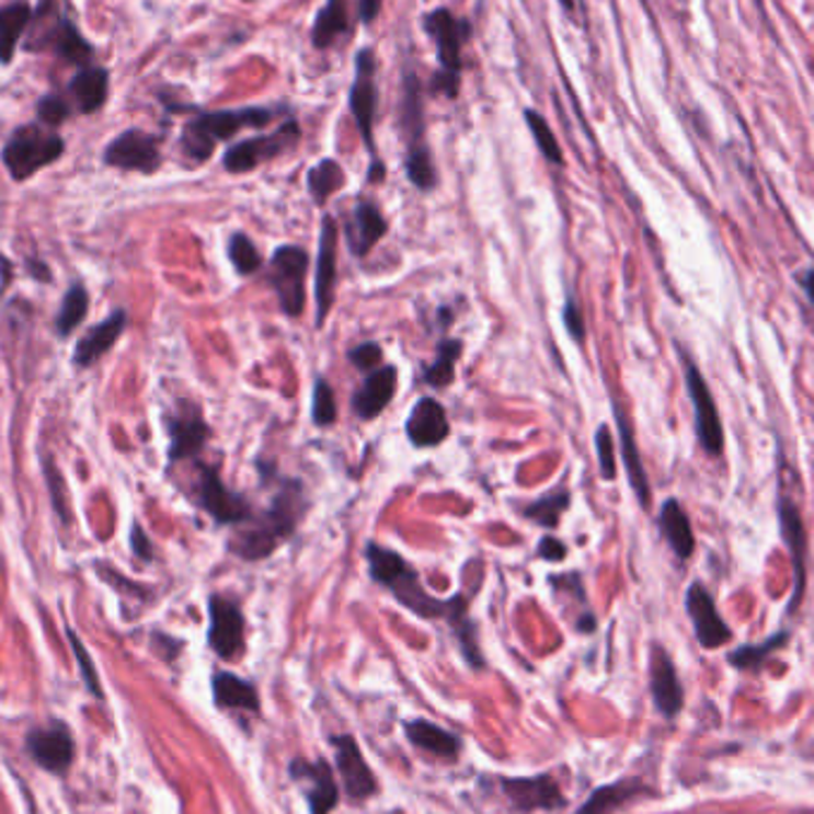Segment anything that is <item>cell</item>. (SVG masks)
<instances>
[{"label": "cell", "mask_w": 814, "mask_h": 814, "mask_svg": "<svg viewBox=\"0 0 814 814\" xmlns=\"http://www.w3.org/2000/svg\"><path fill=\"white\" fill-rule=\"evenodd\" d=\"M308 495L298 479H284L270 507L245 521V527L231 538L229 550L245 562H260L286 543L308 513Z\"/></svg>", "instance_id": "1"}, {"label": "cell", "mask_w": 814, "mask_h": 814, "mask_svg": "<svg viewBox=\"0 0 814 814\" xmlns=\"http://www.w3.org/2000/svg\"><path fill=\"white\" fill-rule=\"evenodd\" d=\"M365 555L369 576L386 591H391L400 605L408 607L410 612H415L422 619H446L448 622L455 607V596L450 600H440L432 596V593L424 588L415 567L391 548H383L371 541L365 548Z\"/></svg>", "instance_id": "2"}, {"label": "cell", "mask_w": 814, "mask_h": 814, "mask_svg": "<svg viewBox=\"0 0 814 814\" xmlns=\"http://www.w3.org/2000/svg\"><path fill=\"white\" fill-rule=\"evenodd\" d=\"M274 119V113L267 107H243V110H219V113H203L196 119L186 124L182 134V148L184 153L196 160L205 162L219 141L231 139L233 134L241 129H262Z\"/></svg>", "instance_id": "3"}, {"label": "cell", "mask_w": 814, "mask_h": 814, "mask_svg": "<svg viewBox=\"0 0 814 814\" xmlns=\"http://www.w3.org/2000/svg\"><path fill=\"white\" fill-rule=\"evenodd\" d=\"M62 150L65 141L58 134L41 127V124H26V127H20L10 136L0 158H3L10 176L15 182H24V179L34 176L38 170H44L58 160Z\"/></svg>", "instance_id": "4"}, {"label": "cell", "mask_w": 814, "mask_h": 814, "mask_svg": "<svg viewBox=\"0 0 814 814\" xmlns=\"http://www.w3.org/2000/svg\"><path fill=\"white\" fill-rule=\"evenodd\" d=\"M679 355L684 363V383H686V393L691 398L693 405V422H696V436L702 452L708 458H720L724 452V426L720 410H716L714 395L708 386V379L702 377L700 367L696 360L679 346Z\"/></svg>", "instance_id": "5"}, {"label": "cell", "mask_w": 814, "mask_h": 814, "mask_svg": "<svg viewBox=\"0 0 814 814\" xmlns=\"http://www.w3.org/2000/svg\"><path fill=\"white\" fill-rule=\"evenodd\" d=\"M310 255L300 245H282L270 257V284L288 317H300L306 310V277Z\"/></svg>", "instance_id": "6"}, {"label": "cell", "mask_w": 814, "mask_h": 814, "mask_svg": "<svg viewBox=\"0 0 814 814\" xmlns=\"http://www.w3.org/2000/svg\"><path fill=\"white\" fill-rule=\"evenodd\" d=\"M198 505L222 527H239L253 517V507L248 505L241 493L231 491L222 477H219L217 467L200 465L198 467V484H196Z\"/></svg>", "instance_id": "7"}, {"label": "cell", "mask_w": 814, "mask_h": 814, "mask_svg": "<svg viewBox=\"0 0 814 814\" xmlns=\"http://www.w3.org/2000/svg\"><path fill=\"white\" fill-rule=\"evenodd\" d=\"M208 612H210L208 629L210 647L227 662L239 660L245 651V617L239 600L217 596L215 593L208 600Z\"/></svg>", "instance_id": "8"}, {"label": "cell", "mask_w": 814, "mask_h": 814, "mask_svg": "<svg viewBox=\"0 0 814 814\" xmlns=\"http://www.w3.org/2000/svg\"><path fill=\"white\" fill-rule=\"evenodd\" d=\"M298 139H300L298 122L288 119L279 131L267 134V136H255V139H248V141L231 146L225 153L222 162H225V168L233 174L251 172L257 168V164L282 156L288 148H294Z\"/></svg>", "instance_id": "9"}, {"label": "cell", "mask_w": 814, "mask_h": 814, "mask_svg": "<svg viewBox=\"0 0 814 814\" xmlns=\"http://www.w3.org/2000/svg\"><path fill=\"white\" fill-rule=\"evenodd\" d=\"M168 434H170V465L193 460L208 444L213 436L210 424L205 422L203 410L196 403L182 400L176 410L168 417Z\"/></svg>", "instance_id": "10"}, {"label": "cell", "mask_w": 814, "mask_h": 814, "mask_svg": "<svg viewBox=\"0 0 814 814\" xmlns=\"http://www.w3.org/2000/svg\"><path fill=\"white\" fill-rule=\"evenodd\" d=\"M779 531L786 543V550L791 555L793 564V576H795V588H793V598L789 605V612H793L795 607L803 600L805 584H807V534H805V524L803 515H800V507L795 505L793 498L781 493L779 495Z\"/></svg>", "instance_id": "11"}, {"label": "cell", "mask_w": 814, "mask_h": 814, "mask_svg": "<svg viewBox=\"0 0 814 814\" xmlns=\"http://www.w3.org/2000/svg\"><path fill=\"white\" fill-rule=\"evenodd\" d=\"M377 62L371 50H363L355 62V81L351 87V113L355 117L363 141L375 156V113H377Z\"/></svg>", "instance_id": "12"}, {"label": "cell", "mask_w": 814, "mask_h": 814, "mask_svg": "<svg viewBox=\"0 0 814 814\" xmlns=\"http://www.w3.org/2000/svg\"><path fill=\"white\" fill-rule=\"evenodd\" d=\"M336 260H339V227L336 219L324 215L320 229V251H317L314 270V302H317V326L326 322L334 306L336 291Z\"/></svg>", "instance_id": "13"}, {"label": "cell", "mask_w": 814, "mask_h": 814, "mask_svg": "<svg viewBox=\"0 0 814 814\" xmlns=\"http://www.w3.org/2000/svg\"><path fill=\"white\" fill-rule=\"evenodd\" d=\"M501 791L507 805L521 814H531L538 810L553 812L567 803L560 786L550 777H505L501 779Z\"/></svg>", "instance_id": "14"}, {"label": "cell", "mask_w": 814, "mask_h": 814, "mask_svg": "<svg viewBox=\"0 0 814 814\" xmlns=\"http://www.w3.org/2000/svg\"><path fill=\"white\" fill-rule=\"evenodd\" d=\"M103 160L110 168L150 174L160 168L162 156L153 134H146L141 129H127L105 148Z\"/></svg>", "instance_id": "15"}, {"label": "cell", "mask_w": 814, "mask_h": 814, "mask_svg": "<svg viewBox=\"0 0 814 814\" xmlns=\"http://www.w3.org/2000/svg\"><path fill=\"white\" fill-rule=\"evenodd\" d=\"M424 30L429 32L436 41L440 72L460 77V70H462V55L460 53H462V46L467 44L469 32H472L469 22L467 20H455L450 10L440 8V10H434L424 18Z\"/></svg>", "instance_id": "16"}, {"label": "cell", "mask_w": 814, "mask_h": 814, "mask_svg": "<svg viewBox=\"0 0 814 814\" xmlns=\"http://www.w3.org/2000/svg\"><path fill=\"white\" fill-rule=\"evenodd\" d=\"M686 612L691 617L698 643L706 647V651H716V647L726 645L731 637H734L729 624L722 619L720 610H716L710 591L700 582H693L686 591Z\"/></svg>", "instance_id": "17"}, {"label": "cell", "mask_w": 814, "mask_h": 814, "mask_svg": "<svg viewBox=\"0 0 814 814\" xmlns=\"http://www.w3.org/2000/svg\"><path fill=\"white\" fill-rule=\"evenodd\" d=\"M26 750L38 767L53 771V775H65L74 760V738L62 722H53L30 731Z\"/></svg>", "instance_id": "18"}, {"label": "cell", "mask_w": 814, "mask_h": 814, "mask_svg": "<svg viewBox=\"0 0 814 814\" xmlns=\"http://www.w3.org/2000/svg\"><path fill=\"white\" fill-rule=\"evenodd\" d=\"M331 745H334V757H336V767L341 771V779H343V789H346L348 798L357 800H367L377 793V777L375 771L369 769V765L365 763V757L360 753V748H357V743L353 736L343 734V736H334L331 738Z\"/></svg>", "instance_id": "19"}, {"label": "cell", "mask_w": 814, "mask_h": 814, "mask_svg": "<svg viewBox=\"0 0 814 814\" xmlns=\"http://www.w3.org/2000/svg\"><path fill=\"white\" fill-rule=\"evenodd\" d=\"M610 403H612V417L617 422L619 450H622V460H624V467H627L631 491L637 493V498H639L643 509H651V503H653L651 481H647V472L643 467V458H641V450H639V444H637V434H633V426H631V420L627 415L624 405L619 403L615 395H610Z\"/></svg>", "instance_id": "20"}, {"label": "cell", "mask_w": 814, "mask_h": 814, "mask_svg": "<svg viewBox=\"0 0 814 814\" xmlns=\"http://www.w3.org/2000/svg\"><path fill=\"white\" fill-rule=\"evenodd\" d=\"M405 434L415 448H436L450 434L446 408L432 395H422L405 420Z\"/></svg>", "instance_id": "21"}, {"label": "cell", "mask_w": 814, "mask_h": 814, "mask_svg": "<svg viewBox=\"0 0 814 814\" xmlns=\"http://www.w3.org/2000/svg\"><path fill=\"white\" fill-rule=\"evenodd\" d=\"M398 389V369L393 365H381L369 371L363 386L353 393V412L360 420H377L381 412L389 408Z\"/></svg>", "instance_id": "22"}, {"label": "cell", "mask_w": 814, "mask_h": 814, "mask_svg": "<svg viewBox=\"0 0 814 814\" xmlns=\"http://www.w3.org/2000/svg\"><path fill=\"white\" fill-rule=\"evenodd\" d=\"M651 693L655 700V708L665 714L667 720H674V716L681 712L684 688L679 681V674H676L674 662L665 647L660 645L653 647L651 655Z\"/></svg>", "instance_id": "23"}, {"label": "cell", "mask_w": 814, "mask_h": 814, "mask_svg": "<svg viewBox=\"0 0 814 814\" xmlns=\"http://www.w3.org/2000/svg\"><path fill=\"white\" fill-rule=\"evenodd\" d=\"M291 777L300 783H306L308 789V803H310V814H329L339 803V786L334 781V775H331V767L324 760L308 763V760H294L291 767Z\"/></svg>", "instance_id": "24"}, {"label": "cell", "mask_w": 814, "mask_h": 814, "mask_svg": "<svg viewBox=\"0 0 814 814\" xmlns=\"http://www.w3.org/2000/svg\"><path fill=\"white\" fill-rule=\"evenodd\" d=\"M386 231H389V222H386L377 205L371 200H360L346 222L351 253L355 257H365L383 239Z\"/></svg>", "instance_id": "25"}, {"label": "cell", "mask_w": 814, "mask_h": 814, "mask_svg": "<svg viewBox=\"0 0 814 814\" xmlns=\"http://www.w3.org/2000/svg\"><path fill=\"white\" fill-rule=\"evenodd\" d=\"M127 322H129L127 312L115 310L113 314L107 317V320H103L101 324H95L89 331V334L79 339L77 348H74V365L84 369V367L93 365L95 360H101V357L119 341V336L124 334V329H127Z\"/></svg>", "instance_id": "26"}, {"label": "cell", "mask_w": 814, "mask_h": 814, "mask_svg": "<svg viewBox=\"0 0 814 814\" xmlns=\"http://www.w3.org/2000/svg\"><path fill=\"white\" fill-rule=\"evenodd\" d=\"M660 534L665 538L667 546L672 548V553L679 560H688L693 555L696 550V536L691 519H688L684 505L676 498H667L660 507Z\"/></svg>", "instance_id": "27"}, {"label": "cell", "mask_w": 814, "mask_h": 814, "mask_svg": "<svg viewBox=\"0 0 814 814\" xmlns=\"http://www.w3.org/2000/svg\"><path fill=\"white\" fill-rule=\"evenodd\" d=\"M36 48H50L55 50V55H60V58L70 60L74 65H87L93 55V46L84 36H81L77 26L65 18L53 22L46 36H41Z\"/></svg>", "instance_id": "28"}, {"label": "cell", "mask_w": 814, "mask_h": 814, "mask_svg": "<svg viewBox=\"0 0 814 814\" xmlns=\"http://www.w3.org/2000/svg\"><path fill=\"white\" fill-rule=\"evenodd\" d=\"M213 698L215 706L222 710H241L251 714L260 712L257 688L231 672H217L213 676Z\"/></svg>", "instance_id": "29"}, {"label": "cell", "mask_w": 814, "mask_h": 814, "mask_svg": "<svg viewBox=\"0 0 814 814\" xmlns=\"http://www.w3.org/2000/svg\"><path fill=\"white\" fill-rule=\"evenodd\" d=\"M408 741L420 750L440 757V760H455L462 753V741L450 731L440 729L426 720H412L405 724Z\"/></svg>", "instance_id": "30"}, {"label": "cell", "mask_w": 814, "mask_h": 814, "mask_svg": "<svg viewBox=\"0 0 814 814\" xmlns=\"http://www.w3.org/2000/svg\"><path fill=\"white\" fill-rule=\"evenodd\" d=\"M70 91L81 113H95V110H101L107 101L110 91L107 70H103V67H84V70H79L74 74Z\"/></svg>", "instance_id": "31"}, {"label": "cell", "mask_w": 814, "mask_h": 814, "mask_svg": "<svg viewBox=\"0 0 814 814\" xmlns=\"http://www.w3.org/2000/svg\"><path fill=\"white\" fill-rule=\"evenodd\" d=\"M30 22H32V5L24 3V0H18V3L0 8V62L10 65L12 58H15L18 41L22 38Z\"/></svg>", "instance_id": "32"}, {"label": "cell", "mask_w": 814, "mask_h": 814, "mask_svg": "<svg viewBox=\"0 0 814 814\" xmlns=\"http://www.w3.org/2000/svg\"><path fill=\"white\" fill-rule=\"evenodd\" d=\"M448 624L455 633V639H458L460 643V651L465 655V660L469 662V667L474 669H481L484 667V655H481L479 651V639H477V624L469 619V612H467V600L465 596H455V607L452 612L448 617Z\"/></svg>", "instance_id": "33"}, {"label": "cell", "mask_w": 814, "mask_h": 814, "mask_svg": "<svg viewBox=\"0 0 814 814\" xmlns=\"http://www.w3.org/2000/svg\"><path fill=\"white\" fill-rule=\"evenodd\" d=\"M643 786L633 779L617 781L610 786H600L598 791H593L586 803L578 807L576 814H612L622 805H627L633 795H639Z\"/></svg>", "instance_id": "34"}, {"label": "cell", "mask_w": 814, "mask_h": 814, "mask_svg": "<svg viewBox=\"0 0 814 814\" xmlns=\"http://www.w3.org/2000/svg\"><path fill=\"white\" fill-rule=\"evenodd\" d=\"M348 5L346 0H326V5L320 10V15L312 26V44L314 48H329L334 41L348 32Z\"/></svg>", "instance_id": "35"}, {"label": "cell", "mask_w": 814, "mask_h": 814, "mask_svg": "<svg viewBox=\"0 0 814 814\" xmlns=\"http://www.w3.org/2000/svg\"><path fill=\"white\" fill-rule=\"evenodd\" d=\"M570 503H572V493L564 486H558L553 491H548L546 495H541L538 501L529 503L521 509V515L531 519L534 524H538V527L555 529L560 524V517L570 509Z\"/></svg>", "instance_id": "36"}, {"label": "cell", "mask_w": 814, "mask_h": 814, "mask_svg": "<svg viewBox=\"0 0 814 814\" xmlns=\"http://www.w3.org/2000/svg\"><path fill=\"white\" fill-rule=\"evenodd\" d=\"M462 355L460 339H444L436 348V360L424 369V381L434 389H448L455 379V365Z\"/></svg>", "instance_id": "37"}, {"label": "cell", "mask_w": 814, "mask_h": 814, "mask_svg": "<svg viewBox=\"0 0 814 814\" xmlns=\"http://www.w3.org/2000/svg\"><path fill=\"white\" fill-rule=\"evenodd\" d=\"M89 312V294L84 284H74L67 288V294L62 298V306L58 317H55V331H58L60 339H67L72 331L84 322V317Z\"/></svg>", "instance_id": "38"}, {"label": "cell", "mask_w": 814, "mask_h": 814, "mask_svg": "<svg viewBox=\"0 0 814 814\" xmlns=\"http://www.w3.org/2000/svg\"><path fill=\"white\" fill-rule=\"evenodd\" d=\"M789 639H791L789 631H777L775 637H769L763 643L741 645V647H736L734 653H729V665H734L736 669L753 672V669H757L760 665H765V660L769 655H775L779 651V647H783L786 643H789Z\"/></svg>", "instance_id": "39"}, {"label": "cell", "mask_w": 814, "mask_h": 814, "mask_svg": "<svg viewBox=\"0 0 814 814\" xmlns=\"http://www.w3.org/2000/svg\"><path fill=\"white\" fill-rule=\"evenodd\" d=\"M343 184H346V174H343L341 164L331 158L322 160L320 164H314V168L308 172V188L317 205H324L326 198L334 196Z\"/></svg>", "instance_id": "40"}, {"label": "cell", "mask_w": 814, "mask_h": 814, "mask_svg": "<svg viewBox=\"0 0 814 814\" xmlns=\"http://www.w3.org/2000/svg\"><path fill=\"white\" fill-rule=\"evenodd\" d=\"M403 119H405V129L410 136V146H420L422 134H424V103H422V87L415 74L405 77Z\"/></svg>", "instance_id": "41"}, {"label": "cell", "mask_w": 814, "mask_h": 814, "mask_svg": "<svg viewBox=\"0 0 814 814\" xmlns=\"http://www.w3.org/2000/svg\"><path fill=\"white\" fill-rule=\"evenodd\" d=\"M405 172L412 186L420 191H432L438 184V174H436V164L432 160L429 148L424 144L420 146H410L408 150V160H405Z\"/></svg>", "instance_id": "42"}, {"label": "cell", "mask_w": 814, "mask_h": 814, "mask_svg": "<svg viewBox=\"0 0 814 814\" xmlns=\"http://www.w3.org/2000/svg\"><path fill=\"white\" fill-rule=\"evenodd\" d=\"M339 420V408H336V393L331 389V383L324 377H314V389H312V422L320 429L334 426Z\"/></svg>", "instance_id": "43"}, {"label": "cell", "mask_w": 814, "mask_h": 814, "mask_svg": "<svg viewBox=\"0 0 814 814\" xmlns=\"http://www.w3.org/2000/svg\"><path fill=\"white\" fill-rule=\"evenodd\" d=\"M227 253H229L231 265L237 267V272L241 274V277H248V274H255L262 267V255L257 251V245L251 239H248L243 231L231 233L229 245H227Z\"/></svg>", "instance_id": "44"}, {"label": "cell", "mask_w": 814, "mask_h": 814, "mask_svg": "<svg viewBox=\"0 0 814 814\" xmlns=\"http://www.w3.org/2000/svg\"><path fill=\"white\" fill-rule=\"evenodd\" d=\"M524 117H527V124H529V129H531V136H534V141H536L538 150H541V156H543L548 162L562 164V148H560V144H558V139H555L553 129L548 127L546 117H543L541 113H536V110H527V113H524Z\"/></svg>", "instance_id": "45"}, {"label": "cell", "mask_w": 814, "mask_h": 814, "mask_svg": "<svg viewBox=\"0 0 814 814\" xmlns=\"http://www.w3.org/2000/svg\"><path fill=\"white\" fill-rule=\"evenodd\" d=\"M596 452H598V472L603 481L617 479V458H615V438L607 424H600L596 432Z\"/></svg>", "instance_id": "46"}, {"label": "cell", "mask_w": 814, "mask_h": 814, "mask_svg": "<svg viewBox=\"0 0 814 814\" xmlns=\"http://www.w3.org/2000/svg\"><path fill=\"white\" fill-rule=\"evenodd\" d=\"M67 637H70V645L74 651V657L79 662V672H81V679H84L89 691L95 696V698H103V688H101V679H99V672H95L93 667V660L89 655V651L84 647V643L79 641L77 633L72 629H67Z\"/></svg>", "instance_id": "47"}, {"label": "cell", "mask_w": 814, "mask_h": 814, "mask_svg": "<svg viewBox=\"0 0 814 814\" xmlns=\"http://www.w3.org/2000/svg\"><path fill=\"white\" fill-rule=\"evenodd\" d=\"M70 113H72L70 103H67V101L62 99V95H55V93L44 95V99H41L38 105H36L38 122L44 124V127H48V129H58L60 124H62L67 117H70Z\"/></svg>", "instance_id": "48"}, {"label": "cell", "mask_w": 814, "mask_h": 814, "mask_svg": "<svg viewBox=\"0 0 814 814\" xmlns=\"http://www.w3.org/2000/svg\"><path fill=\"white\" fill-rule=\"evenodd\" d=\"M562 324H564V329H567V334H570L572 341L584 343V339H586L584 312H582V306H578V300L572 294H567V298H564Z\"/></svg>", "instance_id": "49"}, {"label": "cell", "mask_w": 814, "mask_h": 814, "mask_svg": "<svg viewBox=\"0 0 814 814\" xmlns=\"http://www.w3.org/2000/svg\"><path fill=\"white\" fill-rule=\"evenodd\" d=\"M381 346L375 341H365L360 343V346H355L353 351H348V360L353 363L355 369L365 371V375H369V371H375L377 367H381Z\"/></svg>", "instance_id": "50"}, {"label": "cell", "mask_w": 814, "mask_h": 814, "mask_svg": "<svg viewBox=\"0 0 814 814\" xmlns=\"http://www.w3.org/2000/svg\"><path fill=\"white\" fill-rule=\"evenodd\" d=\"M46 479H48V491L53 495V507L55 513L60 515L62 524H70V509H67V491H65V481L58 472V467L53 462L46 465Z\"/></svg>", "instance_id": "51"}, {"label": "cell", "mask_w": 814, "mask_h": 814, "mask_svg": "<svg viewBox=\"0 0 814 814\" xmlns=\"http://www.w3.org/2000/svg\"><path fill=\"white\" fill-rule=\"evenodd\" d=\"M129 541H131V553L136 558L144 560V562L153 560V543H150V538L146 536L141 524H134L131 534H129Z\"/></svg>", "instance_id": "52"}, {"label": "cell", "mask_w": 814, "mask_h": 814, "mask_svg": "<svg viewBox=\"0 0 814 814\" xmlns=\"http://www.w3.org/2000/svg\"><path fill=\"white\" fill-rule=\"evenodd\" d=\"M538 558H543L546 562H562L567 558V546L555 536H543L541 543H538Z\"/></svg>", "instance_id": "53"}, {"label": "cell", "mask_w": 814, "mask_h": 814, "mask_svg": "<svg viewBox=\"0 0 814 814\" xmlns=\"http://www.w3.org/2000/svg\"><path fill=\"white\" fill-rule=\"evenodd\" d=\"M795 284L803 288L805 298L810 300V306L814 308V267H807V270H800L795 272Z\"/></svg>", "instance_id": "54"}, {"label": "cell", "mask_w": 814, "mask_h": 814, "mask_svg": "<svg viewBox=\"0 0 814 814\" xmlns=\"http://www.w3.org/2000/svg\"><path fill=\"white\" fill-rule=\"evenodd\" d=\"M357 5H360V20L369 24L377 20L379 10H381V0H357Z\"/></svg>", "instance_id": "55"}, {"label": "cell", "mask_w": 814, "mask_h": 814, "mask_svg": "<svg viewBox=\"0 0 814 814\" xmlns=\"http://www.w3.org/2000/svg\"><path fill=\"white\" fill-rule=\"evenodd\" d=\"M26 267H30L32 277H36L38 282H50V270L41 260H36V262L30 260V262H26Z\"/></svg>", "instance_id": "56"}, {"label": "cell", "mask_w": 814, "mask_h": 814, "mask_svg": "<svg viewBox=\"0 0 814 814\" xmlns=\"http://www.w3.org/2000/svg\"><path fill=\"white\" fill-rule=\"evenodd\" d=\"M381 176H383V164L379 160H375V162H371L369 179H371V182H381Z\"/></svg>", "instance_id": "57"}, {"label": "cell", "mask_w": 814, "mask_h": 814, "mask_svg": "<svg viewBox=\"0 0 814 814\" xmlns=\"http://www.w3.org/2000/svg\"><path fill=\"white\" fill-rule=\"evenodd\" d=\"M560 5H562L564 10H574V0H560Z\"/></svg>", "instance_id": "58"}]
</instances>
